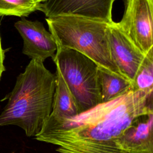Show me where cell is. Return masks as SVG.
<instances>
[{
    "mask_svg": "<svg viewBox=\"0 0 153 153\" xmlns=\"http://www.w3.org/2000/svg\"><path fill=\"white\" fill-rule=\"evenodd\" d=\"M153 112L152 95L134 90L67 118L50 116L38 141L56 146L59 153H125L121 137L140 117Z\"/></svg>",
    "mask_w": 153,
    "mask_h": 153,
    "instance_id": "obj_1",
    "label": "cell"
},
{
    "mask_svg": "<svg viewBox=\"0 0 153 153\" xmlns=\"http://www.w3.org/2000/svg\"><path fill=\"white\" fill-rule=\"evenodd\" d=\"M55 87V74L43 62L31 59L4 99L8 102L0 114V126H17L27 137L35 136L51 115Z\"/></svg>",
    "mask_w": 153,
    "mask_h": 153,
    "instance_id": "obj_2",
    "label": "cell"
},
{
    "mask_svg": "<svg viewBox=\"0 0 153 153\" xmlns=\"http://www.w3.org/2000/svg\"><path fill=\"white\" fill-rule=\"evenodd\" d=\"M45 20L57 48L75 50L93 60L99 66L122 75L109 50V24L72 16L46 17Z\"/></svg>",
    "mask_w": 153,
    "mask_h": 153,
    "instance_id": "obj_3",
    "label": "cell"
},
{
    "mask_svg": "<svg viewBox=\"0 0 153 153\" xmlns=\"http://www.w3.org/2000/svg\"><path fill=\"white\" fill-rule=\"evenodd\" d=\"M53 60L81 112L102 103L99 66L93 60L75 50L62 47L57 48Z\"/></svg>",
    "mask_w": 153,
    "mask_h": 153,
    "instance_id": "obj_4",
    "label": "cell"
},
{
    "mask_svg": "<svg viewBox=\"0 0 153 153\" xmlns=\"http://www.w3.org/2000/svg\"><path fill=\"white\" fill-rule=\"evenodd\" d=\"M118 28L144 53L153 48V0H124Z\"/></svg>",
    "mask_w": 153,
    "mask_h": 153,
    "instance_id": "obj_5",
    "label": "cell"
},
{
    "mask_svg": "<svg viewBox=\"0 0 153 153\" xmlns=\"http://www.w3.org/2000/svg\"><path fill=\"white\" fill-rule=\"evenodd\" d=\"M115 0H46L39 11L46 17L72 16L111 23L112 10Z\"/></svg>",
    "mask_w": 153,
    "mask_h": 153,
    "instance_id": "obj_6",
    "label": "cell"
},
{
    "mask_svg": "<svg viewBox=\"0 0 153 153\" xmlns=\"http://www.w3.org/2000/svg\"><path fill=\"white\" fill-rule=\"evenodd\" d=\"M108 40L114 62L121 74L132 83L146 54L118 28L116 22L109 25Z\"/></svg>",
    "mask_w": 153,
    "mask_h": 153,
    "instance_id": "obj_7",
    "label": "cell"
},
{
    "mask_svg": "<svg viewBox=\"0 0 153 153\" xmlns=\"http://www.w3.org/2000/svg\"><path fill=\"white\" fill-rule=\"evenodd\" d=\"M14 26L23 41L22 52L31 59L44 62L48 57L53 59L57 50L56 42L43 24L25 19L15 23Z\"/></svg>",
    "mask_w": 153,
    "mask_h": 153,
    "instance_id": "obj_8",
    "label": "cell"
},
{
    "mask_svg": "<svg viewBox=\"0 0 153 153\" xmlns=\"http://www.w3.org/2000/svg\"><path fill=\"white\" fill-rule=\"evenodd\" d=\"M153 112L140 117L121 137L125 153H153Z\"/></svg>",
    "mask_w": 153,
    "mask_h": 153,
    "instance_id": "obj_9",
    "label": "cell"
},
{
    "mask_svg": "<svg viewBox=\"0 0 153 153\" xmlns=\"http://www.w3.org/2000/svg\"><path fill=\"white\" fill-rule=\"evenodd\" d=\"M56 87L50 116L56 120L70 118L81 113L74 95L68 88L63 76L56 69Z\"/></svg>",
    "mask_w": 153,
    "mask_h": 153,
    "instance_id": "obj_10",
    "label": "cell"
},
{
    "mask_svg": "<svg viewBox=\"0 0 153 153\" xmlns=\"http://www.w3.org/2000/svg\"><path fill=\"white\" fill-rule=\"evenodd\" d=\"M98 77L102 103L119 97L133 87L127 78L100 66L98 67Z\"/></svg>",
    "mask_w": 153,
    "mask_h": 153,
    "instance_id": "obj_11",
    "label": "cell"
},
{
    "mask_svg": "<svg viewBox=\"0 0 153 153\" xmlns=\"http://www.w3.org/2000/svg\"><path fill=\"white\" fill-rule=\"evenodd\" d=\"M132 87L134 90L142 91L148 96L152 95L153 48L146 54L143 61L134 76Z\"/></svg>",
    "mask_w": 153,
    "mask_h": 153,
    "instance_id": "obj_12",
    "label": "cell"
},
{
    "mask_svg": "<svg viewBox=\"0 0 153 153\" xmlns=\"http://www.w3.org/2000/svg\"><path fill=\"white\" fill-rule=\"evenodd\" d=\"M40 5L33 0H0V16H28L39 10Z\"/></svg>",
    "mask_w": 153,
    "mask_h": 153,
    "instance_id": "obj_13",
    "label": "cell"
},
{
    "mask_svg": "<svg viewBox=\"0 0 153 153\" xmlns=\"http://www.w3.org/2000/svg\"><path fill=\"white\" fill-rule=\"evenodd\" d=\"M4 53L5 51L3 50L1 43H0V79L2 76L3 72L5 70V67L4 65Z\"/></svg>",
    "mask_w": 153,
    "mask_h": 153,
    "instance_id": "obj_14",
    "label": "cell"
},
{
    "mask_svg": "<svg viewBox=\"0 0 153 153\" xmlns=\"http://www.w3.org/2000/svg\"><path fill=\"white\" fill-rule=\"evenodd\" d=\"M33 1H35V2H38V3H42V2H44V1H45L46 0H33Z\"/></svg>",
    "mask_w": 153,
    "mask_h": 153,
    "instance_id": "obj_15",
    "label": "cell"
},
{
    "mask_svg": "<svg viewBox=\"0 0 153 153\" xmlns=\"http://www.w3.org/2000/svg\"><path fill=\"white\" fill-rule=\"evenodd\" d=\"M0 43H1V38H0Z\"/></svg>",
    "mask_w": 153,
    "mask_h": 153,
    "instance_id": "obj_16",
    "label": "cell"
}]
</instances>
